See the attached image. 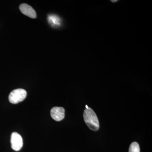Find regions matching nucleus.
<instances>
[{
    "instance_id": "nucleus-8",
    "label": "nucleus",
    "mask_w": 152,
    "mask_h": 152,
    "mask_svg": "<svg viewBox=\"0 0 152 152\" xmlns=\"http://www.w3.org/2000/svg\"><path fill=\"white\" fill-rule=\"evenodd\" d=\"M86 109H88V105H86Z\"/></svg>"
},
{
    "instance_id": "nucleus-6",
    "label": "nucleus",
    "mask_w": 152,
    "mask_h": 152,
    "mask_svg": "<svg viewBox=\"0 0 152 152\" xmlns=\"http://www.w3.org/2000/svg\"><path fill=\"white\" fill-rule=\"evenodd\" d=\"M48 21L49 23L54 27H58L61 25V20L56 15H49L48 16Z\"/></svg>"
},
{
    "instance_id": "nucleus-1",
    "label": "nucleus",
    "mask_w": 152,
    "mask_h": 152,
    "mask_svg": "<svg viewBox=\"0 0 152 152\" xmlns=\"http://www.w3.org/2000/svg\"><path fill=\"white\" fill-rule=\"evenodd\" d=\"M84 119L88 126L91 130L97 131L99 128V123L96 115L91 108L86 109L83 113Z\"/></svg>"
},
{
    "instance_id": "nucleus-3",
    "label": "nucleus",
    "mask_w": 152,
    "mask_h": 152,
    "mask_svg": "<svg viewBox=\"0 0 152 152\" xmlns=\"http://www.w3.org/2000/svg\"><path fill=\"white\" fill-rule=\"evenodd\" d=\"M11 143L12 148L14 151H20L23 145V140L21 136L15 132H13L11 135Z\"/></svg>"
},
{
    "instance_id": "nucleus-5",
    "label": "nucleus",
    "mask_w": 152,
    "mask_h": 152,
    "mask_svg": "<svg viewBox=\"0 0 152 152\" xmlns=\"http://www.w3.org/2000/svg\"><path fill=\"white\" fill-rule=\"evenodd\" d=\"M19 8L22 13L25 15L33 19L37 18V14L35 11L29 5L26 4H22L20 6Z\"/></svg>"
},
{
    "instance_id": "nucleus-4",
    "label": "nucleus",
    "mask_w": 152,
    "mask_h": 152,
    "mask_svg": "<svg viewBox=\"0 0 152 152\" xmlns=\"http://www.w3.org/2000/svg\"><path fill=\"white\" fill-rule=\"evenodd\" d=\"M51 116L57 121L64 119L65 117V110L62 107H54L50 111Z\"/></svg>"
},
{
    "instance_id": "nucleus-7",
    "label": "nucleus",
    "mask_w": 152,
    "mask_h": 152,
    "mask_svg": "<svg viewBox=\"0 0 152 152\" xmlns=\"http://www.w3.org/2000/svg\"><path fill=\"white\" fill-rule=\"evenodd\" d=\"M129 152H140V147L137 142H133L131 144Z\"/></svg>"
},
{
    "instance_id": "nucleus-2",
    "label": "nucleus",
    "mask_w": 152,
    "mask_h": 152,
    "mask_svg": "<svg viewBox=\"0 0 152 152\" xmlns=\"http://www.w3.org/2000/svg\"><path fill=\"white\" fill-rule=\"evenodd\" d=\"M27 92L23 89H17L11 92L9 96L10 102L16 104L22 102L26 99Z\"/></svg>"
}]
</instances>
